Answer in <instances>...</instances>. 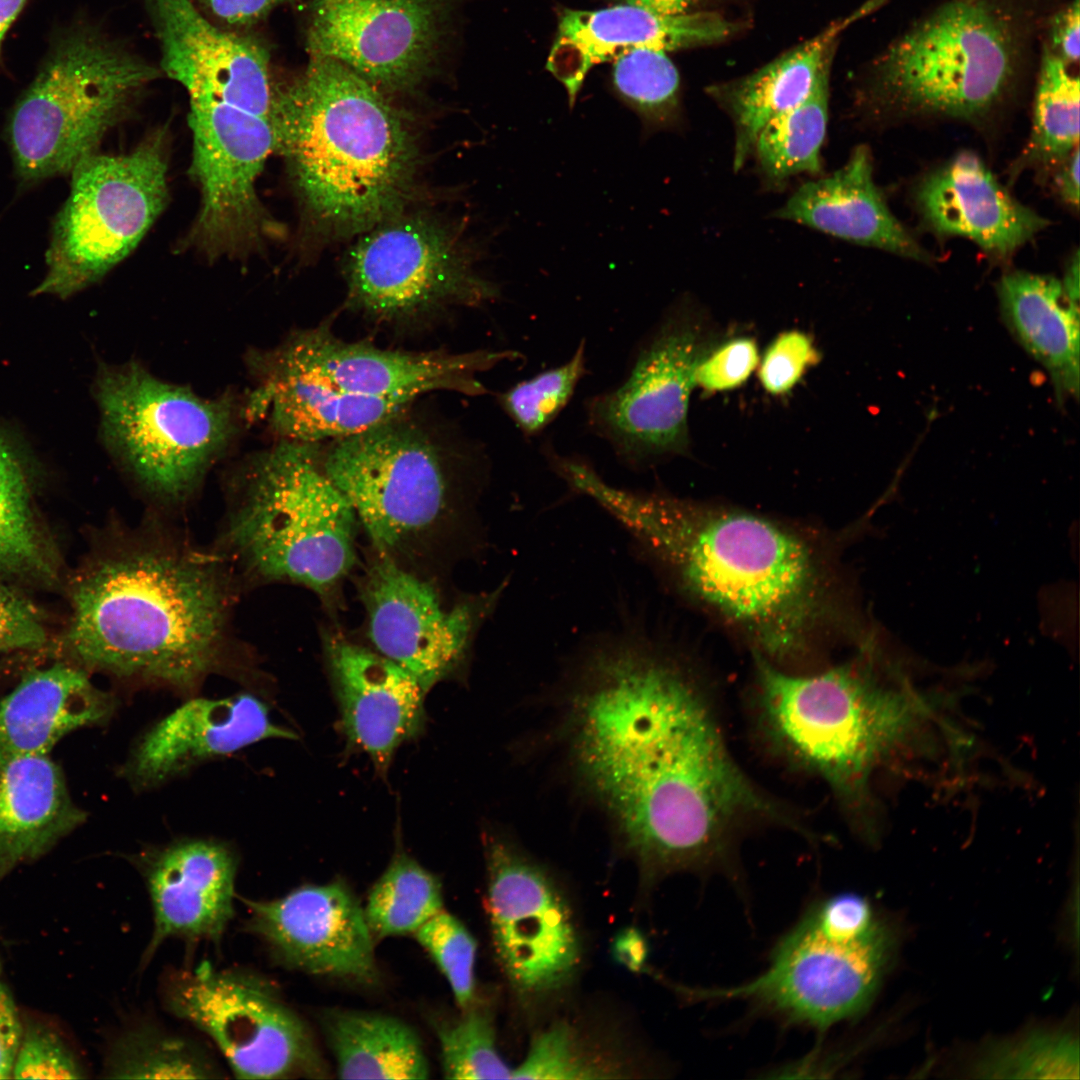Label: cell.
Segmentation results:
<instances>
[{
	"label": "cell",
	"instance_id": "cell-43",
	"mask_svg": "<svg viewBox=\"0 0 1080 1080\" xmlns=\"http://www.w3.org/2000/svg\"><path fill=\"white\" fill-rule=\"evenodd\" d=\"M1077 1041L1067 1034L1036 1033L996 1048L978 1072L1002 1078H1078Z\"/></svg>",
	"mask_w": 1080,
	"mask_h": 1080
},
{
	"label": "cell",
	"instance_id": "cell-46",
	"mask_svg": "<svg viewBox=\"0 0 1080 1080\" xmlns=\"http://www.w3.org/2000/svg\"><path fill=\"white\" fill-rule=\"evenodd\" d=\"M86 1070L56 1027L23 1016L11 1079H83Z\"/></svg>",
	"mask_w": 1080,
	"mask_h": 1080
},
{
	"label": "cell",
	"instance_id": "cell-19",
	"mask_svg": "<svg viewBox=\"0 0 1080 1080\" xmlns=\"http://www.w3.org/2000/svg\"><path fill=\"white\" fill-rule=\"evenodd\" d=\"M486 856L491 931L505 975L525 994L560 988L580 958L565 899L547 873L509 841L489 837Z\"/></svg>",
	"mask_w": 1080,
	"mask_h": 1080
},
{
	"label": "cell",
	"instance_id": "cell-41",
	"mask_svg": "<svg viewBox=\"0 0 1080 1080\" xmlns=\"http://www.w3.org/2000/svg\"><path fill=\"white\" fill-rule=\"evenodd\" d=\"M585 374L582 340L568 361L512 385L499 394L498 402L524 435L535 436L567 406Z\"/></svg>",
	"mask_w": 1080,
	"mask_h": 1080
},
{
	"label": "cell",
	"instance_id": "cell-14",
	"mask_svg": "<svg viewBox=\"0 0 1080 1080\" xmlns=\"http://www.w3.org/2000/svg\"><path fill=\"white\" fill-rule=\"evenodd\" d=\"M168 1010L208 1036L236 1078L319 1077L324 1072L306 1025L265 980L203 962L168 977Z\"/></svg>",
	"mask_w": 1080,
	"mask_h": 1080
},
{
	"label": "cell",
	"instance_id": "cell-21",
	"mask_svg": "<svg viewBox=\"0 0 1080 1080\" xmlns=\"http://www.w3.org/2000/svg\"><path fill=\"white\" fill-rule=\"evenodd\" d=\"M242 900L249 911L245 928L285 965L361 982L375 979L373 935L342 881L305 885L273 900Z\"/></svg>",
	"mask_w": 1080,
	"mask_h": 1080
},
{
	"label": "cell",
	"instance_id": "cell-15",
	"mask_svg": "<svg viewBox=\"0 0 1080 1080\" xmlns=\"http://www.w3.org/2000/svg\"><path fill=\"white\" fill-rule=\"evenodd\" d=\"M703 339L679 308L636 351L621 383L585 402L588 426L631 469L688 445V408Z\"/></svg>",
	"mask_w": 1080,
	"mask_h": 1080
},
{
	"label": "cell",
	"instance_id": "cell-54",
	"mask_svg": "<svg viewBox=\"0 0 1080 1080\" xmlns=\"http://www.w3.org/2000/svg\"><path fill=\"white\" fill-rule=\"evenodd\" d=\"M1079 146L1076 147L1059 165L1055 175L1056 190L1068 205L1078 208L1079 204Z\"/></svg>",
	"mask_w": 1080,
	"mask_h": 1080
},
{
	"label": "cell",
	"instance_id": "cell-1",
	"mask_svg": "<svg viewBox=\"0 0 1080 1080\" xmlns=\"http://www.w3.org/2000/svg\"><path fill=\"white\" fill-rule=\"evenodd\" d=\"M570 661L568 758L648 872L722 868L751 825H796L738 765L704 689L640 615L590 636Z\"/></svg>",
	"mask_w": 1080,
	"mask_h": 1080
},
{
	"label": "cell",
	"instance_id": "cell-42",
	"mask_svg": "<svg viewBox=\"0 0 1080 1080\" xmlns=\"http://www.w3.org/2000/svg\"><path fill=\"white\" fill-rule=\"evenodd\" d=\"M453 1022L439 1024L441 1065L448 1079H512L513 1068L501 1058L488 1012L472 1005Z\"/></svg>",
	"mask_w": 1080,
	"mask_h": 1080
},
{
	"label": "cell",
	"instance_id": "cell-35",
	"mask_svg": "<svg viewBox=\"0 0 1080 1080\" xmlns=\"http://www.w3.org/2000/svg\"><path fill=\"white\" fill-rule=\"evenodd\" d=\"M323 1031L342 1079H427L429 1063L417 1033L374 1012L327 1011Z\"/></svg>",
	"mask_w": 1080,
	"mask_h": 1080
},
{
	"label": "cell",
	"instance_id": "cell-23",
	"mask_svg": "<svg viewBox=\"0 0 1080 1080\" xmlns=\"http://www.w3.org/2000/svg\"><path fill=\"white\" fill-rule=\"evenodd\" d=\"M735 26L712 11L663 16L619 3L596 10L566 9L559 18L546 70L565 88L575 106L589 71L637 47L666 52L718 43Z\"/></svg>",
	"mask_w": 1080,
	"mask_h": 1080
},
{
	"label": "cell",
	"instance_id": "cell-51",
	"mask_svg": "<svg viewBox=\"0 0 1080 1080\" xmlns=\"http://www.w3.org/2000/svg\"><path fill=\"white\" fill-rule=\"evenodd\" d=\"M23 1016L6 984L0 962V1079H11Z\"/></svg>",
	"mask_w": 1080,
	"mask_h": 1080
},
{
	"label": "cell",
	"instance_id": "cell-52",
	"mask_svg": "<svg viewBox=\"0 0 1080 1080\" xmlns=\"http://www.w3.org/2000/svg\"><path fill=\"white\" fill-rule=\"evenodd\" d=\"M287 0H199L211 15L233 27L259 22Z\"/></svg>",
	"mask_w": 1080,
	"mask_h": 1080
},
{
	"label": "cell",
	"instance_id": "cell-49",
	"mask_svg": "<svg viewBox=\"0 0 1080 1080\" xmlns=\"http://www.w3.org/2000/svg\"><path fill=\"white\" fill-rule=\"evenodd\" d=\"M47 641L40 610L13 585L0 582V655L39 649Z\"/></svg>",
	"mask_w": 1080,
	"mask_h": 1080
},
{
	"label": "cell",
	"instance_id": "cell-36",
	"mask_svg": "<svg viewBox=\"0 0 1080 1080\" xmlns=\"http://www.w3.org/2000/svg\"><path fill=\"white\" fill-rule=\"evenodd\" d=\"M830 67L831 63L822 70L801 103L770 121L757 135L751 156L766 188H783L799 174L821 172V148L828 124Z\"/></svg>",
	"mask_w": 1080,
	"mask_h": 1080
},
{
	"label": "cell",
	"instance_id": "cell-27",
	"mask_svg": "<svg viewBox=\"0 0 1080 1080\" xmlns=\"http://www.w3.org/2000/svg\"><path fill=\"white\" fill-rule=\"evenodd\" d=\"M915 200L922 219L936 234L966 237L999 259L1012 255L1048 224L1011 197L969 151L924 177Z\"/></svg>",
	"mask_w": 1080,
	"mask_h": 1080
},
{
	"label": "cell",
	"instance_id": "cell-5",
	"mask_svg": "<svg viewBox=\"0 0 1080 1080\" xmlns=\"http://www.w3.org/2000/svg\"><path fill=\"white\" fill-rule=\"evenodd\" d=\"M271 119L275 151L319 227L363 233L400 213L414 186L416 145L376 86L337 60L311 55L296 81L275 89Z\"/></svg>",
	"mask_w": 1080,
	"mask_h": 1080
},
{
	"label": "cell",
	"instance_id": "cell-48",
	"mask_svg": "<svg viewBox=\"0 0 1080 1080\" xmlns=\"http://www.w3.org/2000/svg\"><path fill=\"white\" fill-rule=\"evenodd\" d=\"M759 364L755 341L739 337L701 355L695 368V385L707 391H725L744 383Z\"/></svg>",
	"mask_w": 1080,
	"mask_h": 1080
},
{
	"label": "cell",
	"instance_id": "cell-9",
	"mask_svg": "<svg viewBox=\"0 0 1080 1080\" xmlns=\"http://www.w3.org/2000/svg\"><path fill=\"white\" fill-rule=\"evenodd\" d=\"M159 72L96 28L62 32L8 120L21 182L71 174Z\"/></svg>",
	"mask_w": 1080,
	"mask_h": 1080
},
{
	"label": "cell",
	"instance_id": "cell-47",
	"mask_svg": "<svg viewBox=\"0 0 1080 1080\" xmlns=\"http://www.w3.org/2000/svg\"><path fill=\"white\" fill-rule=\"evenodd\" d=\"M816 360L817 351L811 339L801 331H787L767 348L760 363L759 379L767 392L783 394L798 383Z\"/></svg>",
	"mask_w": 1080,
	"mask_h": 1080
},
{
	"label": "cell",
	"instance_id": "cell-6",
	"mask_svg": "<svg viewBox=\"0 0 1080 1080\" xmlns=\"http://www.w3.org/2000/svg\"><path fill=\"white\" fill-rule=\"evenodd\" d=\"M1051 0H949L873 61L861 92L872 112L982 121L1034 62Z\"/></svg>",
	"mask_w": 1080,
	"mask_h": 1080
},
{
	"label": "cell",
	"instance_id": "cell-10",
	"mask_svg": "<svg viewBox=\"0 0 1080 1080\" xmlns=\"http://www.w3.org/2000/svg\"><path fill=\"white\" fill-rule=\"evenodd\" d=\"M94 387L106 447L139 486L165 502L189 496L235 433L232 396L203 398L137 362L102 364Z\"/></svg>",
	"mask_w": 1080,
	"mask_h": 1080
},
{
	"label": "cell",
	"instance_id": "cell-31",
	"mask_svg": "<svg viewBox=\"0 0 1080 1080\" xmlns=\"http://www.w3.org/2000/svg\"><path fill=\"white\" fill-rule=\"evenodd\" d=\"M86 819L48 754L22 756L1 765L0 882L21 865L46 855Z\"/></svg>",
	"mask_w": 1080,
	"mask_h": 1080
},
{
	"label": "cell",
	"instance_id": "cell-39",
	"mask_svg": "<svg viewBox=\"0 0 1080 1080\" xmlns=\"http://www.w3.org/2000/svg\"><path fill=\"white\" fill-rule=\"evenodd\" d=\"M668 52L637 47L614 59V90L639 116L642 138L659 131H679L680 76Z\"/></svg>",
	"mask_w": 1080,
	"mask_h": 1080
},
{
	"label": "cell",
	"instance_id": "cell-8",
	"mask_svg": "<svg viewBox=\"0 0 1080 1080\" xmlns=\"http://www.w3.org/2000/svg\"><path fill=\"white\" fill-rule=\"evenodd\" d=\"M892 950V935L866 898L826 896L781 937L760 975L689 994L695 1000H743L786 1024L822 1032L867 1008Z\"/></svg>",
	"mask_w": 1080,
	"mask_h": 1080
},
{
	"label": "cell",
	"instance_id": "cell-38",
	"mask_svg": "<svg viewBox=\"0 0 1080 1080\" xmlns=\"http://www.w3.org/2000/svg\"><path fill=\"white\" fill-rule=\"evenodd\" d=\"M219 1073L193 1042L146 1024L121 1033L104 1065V1076L113 1079H208Z\"/></svg>",
	"mask_w": 1080,
	"mask_h": 1080
},
{
	"label": "cell",
	"instance_id": "cell-11",
	"mask_svg": "<svg viewBox=\"0 0 1080 1080\" xmlns=\"http://www.w3.org/2000/svg\"><path fill=\"white\" fill-rule=\"evenodd\" d=\"M162 132L121 155L95 153L71 172L33 295L65 299L101 280L140 243L168 201Z\"/></svg>",
	"mask_w": 1080,
	"mask_h": 1080
},
{
	"label": "cell",
	"instance_id": "cell-22",
	"mask_svg": "<svg viewBox=\"0 0 1080 1080\" xmlns=\"http://www.w3.org/2000/svg\"><path fill=\"white\" fill-rule=\"evenodd\" d=\"M161 68L190 101L229 103L271 117L269 55L256 41L212 23L192 0H144Z\"/></svg>",
	"mask_w": 1080,
	"mask_h": 1080
},
{
	"label": "cell",
	"instance_id": "cell-34",
	"mask_svg": "<svg viewBox=\"0 0 1080 1080\" xmlns=\"http://www.w3.org/2000/svg\"><path fill=\"white\" fill-rule=\"evenodd\" d=\"M38 464L16 435L0 426V582L51 586L57 551L35 502Z\"/></svg>",
	"mask_w": 1080,
	"mask_h": 1080
},
{
	"label": "cell",
	"instance_id": "cell-57",
	"mask_svg": "<svg viewBox=\"0 0 1080 1080\" xmlns=\"http://www.w3.org/2000/svg\"><path fill=\"white\" fill-rule=\"evenodd\" d=\"M1062 285L1066 292L1075 300L1079 301V253L1076 254L1069 263L1066 274L1062 281Z\"/></svg>",
	"mask_w": 1080,
	"mask_h": 1080
},
{
	"label": "cell",
	"instance_id": "cell-28",
	"mask_svg": "<svg viewBox=\"0 0 1080 1080\" xmlns=\"http://www.w3.org/2000/svg\"><path fill=\"white\" fill-rule=\"evenodd\" d=\"M773 215L855 244L920 261L929 258L890 211L874 182L866 145L855 147L831 175L799 186Z\"/></svg>",
	"mask_w": 1080,
	"mask_h": 1080
},
{
	"label": "cell",
	"instance_id": "cell-56",
	"mask_svg": "<svg viewBox=\"0 0 1080 1080\" xmlns=\"http://www.w3.org/2000/svg\"><path fill=\"white\" fill-rule=\"evenodd\" d=\"M27 0H0V63L4 37Z\"/></svg>",
	"mask_w": 1080,
	"mask_h": 1080
},
{
	"label": "cell",
	"instance_id": "cell-32",
	"mask_svg": "<svg viewBox=\"0 0 1080 1080\" xmlns=\"http://www.w3.org/2000/svg\"><path fill=\"white\" fill-rule=\"evenodd\" d=\"M245 406L249 419L267 418L282 440L316 443L352 436L400 416L411 403L364 396L305 379L255 373Z\"/></svg>",
	"mask_w": 1080,
	"mask_h": 1080
},
{
	"label": "cell",
	"instance_id": "cell-45",
	"mask_svg": "<svg viewBox=\"0 0 1080 1080\" xmlns=\"http://www.w3.org/2000/svg\"><path fill=\"white\" fill-rule=\"evenodd\" d=\"M614 1072L592 1059L567 1024H555L532 1040L512 1079L575 1080L612 1077Z\"/></svg>",
	"mask_w": 1080,
	"mask_h": 1080
},
{
	"label": "cell",
	"instance_id": "cell-40",
	"mask_svg": "<svg viewBox=\"0 0 1080 1080\" xmlns=\"http://www.w3.org/2000/svg\"><path fill=\"white\" fill-rule=\"evenodd\" d=\"M439 879L400 853L369 892L364 909L373 937L415 933L442 910Z\"/></svg>",
	"mask_w": 1080,
	"mask_h": 1080
},
{
	"label": "cell",
	"instance_id": "cell-58",
	"mask_svg": "<svg viewBox=\"0 0 1080 1080\" xmlns=\"http://www.w3.org/2000/svg\"><path fill=\"white\" fill-rule=\"evenodd\" d=\"M322 1H326V0H317V2H322Z\"/></svg>",
	"mask_w": 1080,
	"mask_h": 1080
},
{
	"label": "cell",
	"instance_id": "cell-26",
	"mask_svg": "<svg viewBox=\"0 0 1080 1080\" xmlns=\"http://www.w3.org/2000/svg\"><path fill=\"white\" fill-rule=\"evenodd\" d=\"M268 738L297 735L274 724L266 705L251 694L191 699L140 738L124 768L136 787H154L192 766Z\"/></svg>",
	"mask_w": 1080,
	"mask_h": 1080
},
{
	"label": "cell",
	"instance_id": "cell-29",
	"mask_svg": "<svg viewBox=\"0 0 1080 1080\" xmlns=\"http://www.w3.org/2000/svg\"><path fill=\"white\" fill-rule=\"evenodd\" d=\"M884 2L870 0L753 73L707 89L709 96L732 121L735 172L751 156L756 137L763 127L809 95L822 70L832 62L843 32Z\"/></svg>",
	"mask_w": 1080,
	"mask_h": 1080
},
{
	"label": "cell",
	"instance_id": "cell-24",
	"mask_svg": "<svg viewBox=\"0 0 1080 1080\" xmlns=\"http://www.w3.org/2000/svg\"><path fill=\"white\" fill-rule=\"evenodd\" d=\"M141 865L153 911L145 961L170 938H222L235 915L237 858L230 848L184 840L146 856Z\"/></svg>",
	"mask_w": 1080,
	"mask_h": 1080
},
{
	"label": "cell",
	"instance_id": "cell-33",
	"mask_svg": "<svg viewBox=\"0 0 1080 1080\" xmlns=\"http://www.w3.org/2000/svg\"><path fill=\"white\" fill-rule=\"evenodd\" d=\"M1008 328L1050 373L1058 394H1078L1079 301L1051 276L1015 271L998 285Z\"/></svg>",
	"mask_w": 1080,
	"mask_h": 1080
},
{
	"label": "cell",
	"instance_id": "cell-17",
	"mask_svg": "<svg viewBox=\"0 0 1080 1080\" xmlns=\"http://www.w3.org/2000/svg\"><path fill=\"white\" fill-rule=\"evenodd\" d=\"M516 351L407 352L347 342L327 327L290 336L278 347L253 352V373L293 376L339 390L379 398L413 401L435 391L482 395L478 375L497 364L519 358Z\"/></svg>",
	"mask_w": 1080,
	"mask_h": 1080
},
{
	"label": "cell",
	"instance_id": "cell-30",
	"mask_svg": "<svg viewBox=\"0 0 1080 1080\" xmlns=\"http://www.w3.org/2000/svg\"><path fill=\"white\" fill-rule=\"evenodd\" d=\"M114 708L113 697L75 664L56 663L27 673L0 698V766L49 754L68 733L107 721Z\"/></svg>",
	"mask_w": 1080,
	"mask_h": 1080
},
{
	"label": "cell",
	"instance_id": "cell-53",
	"mask_svg": "<svg viewBox=\"0 0 1080 1080\" xmlns=\"http://www.w3.org/2000/svg\"><path fill=\"white\" fill-rule=\"evenodd\" d=\"M613 952L618 961L636 971L644 964L648 948L640 932L634 928H629L616 936Z\"/></svg>",
	"mask_w": 1080,
	"mask_h": 1080
},
{
	"label": "cell",
	"instance_id": "cell-37",
	"mask_svg": "<svg viewBox=\"0 0 1080 1080\" xmlns=\"http://www.w3.org/2000/svg\"><path fill=\"white\" fill-rule=\"evenodd\" d=\"M1071 67L1042 42L1032 131L1022 162L1058 164L1079 146L1080 80Z\"/></svg>",
	"mask_w": 1080,
	"mask_h": 1080
},
{
	"label": "cell",
	"instance_id": "cell-55",
	"mask_svg": "<svg viewBox=\"0 0 1080 1080\" xmlns=\"http://www.w3.org/2000/svg\"><path fill=\"white\" fill-rule=\"evenodd\" d=\"M700 0H621V3L642 7L655 14L676 16L686 14Z\"/></svg>",
	"mask_w": 1080,
	"mask_h": 1080
},
{
	"label": "cell",
	"instance_id": "cell-3",
	"mask_svg": "<svg viewBox=\"0 0 1080 1080\" xmlns=\"http://www.w3.org/2000/svg\"><path fill=\"white\" fill-rule=\"evenodd\" d=\"M70 602L62 644L83 669L190 690L224 664L232 590L223 561L175 538L120 536L77 571Z\"/></svg>",
	"mask_w": 1080,
	"mask_h": 1080
},
{
	"label": "cell",
	"instance_id": "cell-18",
	"mask_svg": "<svg viewBox=\"0 0 1080 1080\" xmlns=\"http://www.w3.org/2000/svg\"><path fill=\"white\" fill-rule=\"evenodd\" d=\"M509 585L445 607L435 588L379 555L362 587L368 636L378 653L411 673L425 690L460 668L476 633Z\"/></svg>",
	"mask_w": 1080,
	"mask_h": 1080
},
{
	"label": "cell",
	"instance_id": "cell-2",
	"mask_svg": "<svg viewBox=\"0 0 1080 1080\" xmlns=\"http://www.w3.org/2000/svg\"><path fill=\"white\" fill-rule=\"evenodd\" d=\"M573 488L627 533L632 556L721 617L769 662L804 660L834 616L831 579L805 537L768 518L607 483L592 466Z\"/></svg>",
	"mask_w": 1080,
	"mask_h": 1080
},
{
	"label": "cell",
	"instance_id": "cell-16",
	"mask_svg": "<svg viewBox=\"0 0 1080 1080\" xmlns=\"http://www.w3.org/2000/svg\"><path fill=\"white\" fill-rule=\"evenodd\" d=\"M188 123L190 175L200 192L188 241L209 258L245 255L270 225L256 184L275 151L272 119L221 101L193 100Z\"/></svg>",
	"mask_w": 1080,
	"mask_h": 1080
},
{
	"label": "cell",
	"instance_id": "cell-12",
	"mask_svg": "<svg viewBox=\"0 0 1080 1080\" xmlns=\"http://www.w3.org/2000/svg\"><path fill=\"white\" fill-rule=\"evenodd\" d=\"M363 233L347 258L346 279L350 302L371 317L407 322L499 296L475 271L472 249L431 217L399 213Z\"/></svg>",
	"mask_w": 1080,
	"mask_h": 1080
},
{
	"label": "cell",
	"instance_id": "cell-50",
	"mask_svg": "<svg viewBox=\"0 0 1080 1080\" xmlns=\"http://www.w3.org/2000/svg\"><path fill=\"white\" fill-rule=\"evenodd\" d=\"M1079 0H1071L1050 15L1044 30V43L1066 64L1079 62L1080 50Z\"/></svg>",
	"mask_w": 1080,
	"mask_h": 1080
},
{
	"label": "cell",
	"instance_id": "cell-25",
	"mask_svg": "<svg viewBox=\"0 0 1080 1080\" xmlns=\"http://www.w3.org/2000/svg\"><path fill=\"white\" fill-rule=\"evenodd\" d=\"M326 650L343 731L384 774L400 744L423 728L427 690L377 651L337 637Z\"/></svg>",
	"mask_w": 1080,
	"mask_h": 1080
},
{
	"label": "cell",
	"instance_id": "cell-13",
	"mask_svg": "<svg viewBox=\"0 0 1080 1080\" xmlns=\"http://www.w3.org/2000/svg\"><path fill=\"white\" fill-rule=\"evenodd\" d=\"M322 463L379 555L394 558L445 515L449 482L437 449L398 417L337 439Z\"/></svg>",
	"mask_w": 1080,
	"mask_h": 1080
},
{
	"label": "cell",
	"instance_id": "cell-20",
	"mask_svg": "<svg viewBox=\"0 0 1080 1080\" xmlns=\"http://www.w3.org/2000/svg\"><path fill=\"white\" fill-rule=\"evenodd\" d=\"M444 0L316 2L308 48L389 90L417 84L440 45Z\"/></svg>",
	"mask_w": 1080,
	"mask_h": 1080
},
{
	"label": "cell",
	"instance_id": "cell-44",
	"mask_svg": "<svg viewBox=\"0 0 1080 1080\" xmlns=\"http://www.w3.org/2000/svg\"><path fill=\"white\" fill-rule=\"evenodd\" d=\"M416 939L431 955L453 991L457 1004L466 1009L475 997L474 965L477 944L454 915L440 911L415 932Z\"/></svg>",
	"mask_w": 1080,
	"mask_h": 1080
},
{
	"label": "cell",
	"instance_id": "cell-7",
	"mask_svg": "<svg viewBox=\"0 0 1080 1080\" xmlns=\"http://www.w3.org/2000/svg\"><path fill=\"white\" fill-rule=\"evenodd\" d=\"M224 543L250 575L324 594L355 562L356 515L315 443L281 440L237 477Z\"/></svg>",
	"mask_w": 1080,
	"mask_h": 1080
},
{
	"label": "cell",
	"instance_id": "cell-4",
	"mask_svg": "<svg viewBox=\"0 0 1080 1080\" xmlns=\"http://www.w3.org/2000/svg\"><path fill=\"white\" fill-rule=\"evenodd\" d=\"M757 656L756 710L773 748L820 778L864 835L874 832L873 777L929 747L934 696L899 671L887 677L871 654L814 673Z\"/></svg>",
	"mask_w": 1080,
	"mask_h": 1080
}]
</instances>
